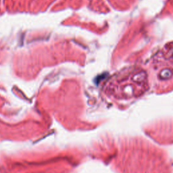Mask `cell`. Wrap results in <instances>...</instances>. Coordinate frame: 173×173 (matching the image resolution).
Instances as JSON below:
<instances>
[{"label": "cell", "mask_w": 173, "mask_h": 173, "mask_svg": "<svg viewBox=\"0 0 173 173\" xmlns=\"http://www.w3.org/2000/svg\"><path fill=\"white\" fill-rule=\"evenodd\" d=\"M131 80L133 83L139 86H143L147 84V74L145 71L140 70L139 72H135L131 75Z\"/></svg>", "instance_id": "cell-1"}, {"label": "cell", "mask_w": 173, "mask_h": 173, "mask_svg": "<svg viewBox=\"0 0 173 173\" xmlns=\"http://www.w3.org/2000/svg\"><path fill=\"white\" fill-rule=\"evenodd\" d=\"M173 77V70L171 68H165L163 69L159 74V78L162 80H168Z\"/></svg>", "instance_id": "cell-2"}, {"label": "cell", "mask_w": 173, "mask_h": 173, "mask_svg": "<svg viewBox=\"0 0 173 173\" xmlns=\"http://www.w3.org/2000/svg\"><path fill=\"white\" fill-rule=\"evenodd\" d=\"M172 59L173 60V53H172Z\"/></svg>", "instance_id": "cell-3"}]
</instances>
